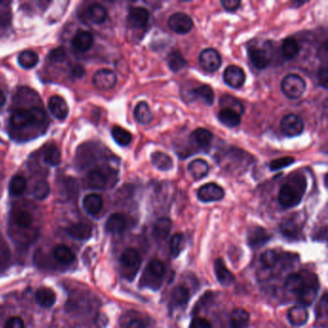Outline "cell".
<instances>
[{
    "instance_id": "obj_55",
    "label": "cell",
    "mask_w": 328,
    "mask_h": 328,
    "mask_svg": "<svg viewBox=\"0 0 328 328\" xmlns=\"http://www.w3.org/2000/svg\"><path fill=\"white\" fill-rule=\"evenodd\" d=\"M327 44L326 41L319 48L318 51V57L320 60H322L324 63H326L327 61Z\"/></svg>"
},
{
    "instance_id": "obj_3",
    "label": "cell",
    "mask_w": 328,
    "mask_h": 328,
    "mask_svg": "<svg viewBox=\"0 0 328 328\" xmlns=\"http://www.w3.org/2000/svg\"><path fill=\"white\" fill-rule=\"evenodd\" d=\"M165 273H166L165 264L158 259L151 260L142 276L140 286L153 289V290H158L163 283Z\"/></svg>"
},
{
    "instance_id": "obj_51",
    "label": "cell",
    "mask_w": 328,
    "mask_h": 328,
    "mask_svg": "<svg viewBox=\"0 0 328 328\" xmlns=\"http://www.w3.org/2000/svg\"><path fill=\"white\" fill-rule=\"evenodd\" d=\"M318 80L319 86H321L324 89L327 88L328 70L326 65H324L323 67H321L319 69V70H318Z\"/></svg>"
},
{
    "instance_id": "obj_29",
    "label": "cell",
    "mask_w": 328,
    "mask_h": 328,
    "mask_svg": "<svg viewBox=\"0 0 328 328\" xmlns=\"http://www.w3.org/2000/svg\"><path fill=\"white\" fill-rule=\"evenodd\" d=\"M188 170L193 178L200 180L208 174V163L203 159L193 160L188 166Z\"/></svg>"
},
{
    "instance_id": "obj_2",
    "label": "cell",
    "mask_w": 328,
    "mask_h": 328,
    "mask_svg": "<svg viewBox=\"0 0 328 328\" xmlns=\"http://www.w3.org/2000/svg\"><path fill=\"white\" fill-rule=\"evenodd\" d=\"M45 120L44 111L34 107L31 110L19 108L14 110L11 114V124L15 128H24L34 124H40Z\"/></svg>"
},
{
    "instance_id": "obj_53",
    "label": "cell",
    "mask_w": 328,
    "mask_h": 328,
    "mask_svg": "<svg viewBox=\"0 0 328 328\" xmlns=\"http://www.w3.org/2000/svg\"><path fill=\"white\" fill-rule=\"evenodd\" d=\"M190 328H212V324L208 319L204 318H195L192 320Z\"/></svg>"
},
{
    "instance_id": "obj_4",
    "label": "cell",
    "mask_w": 328,
    "mask_h": 328,
    "mask_svg": "<svg viewBox=\"0 0 328 328\" xmlns=\"http://www.w3.org/2000/svg\"><path fill=\"white\" fill-rule=\"evenodd\" d=\"M120 264L123 268V275L132 281L136 276L142 264V257L139 251L133 248H128L120 256Z\"/></svg>"
},
{
    "instance_id": "obj_17",
    "label": "cell",
    "mask_w": 328,
    "mask_h": 328,
    "mask_svg": "<svg viewBox=\"0 0 328 328\" xmlns=\"http://www.w3.org/2000/svg\"><path fill=\"white\" fill-rule=\"evenodd\" d=\"M270 240V235L263 227H254L249 231L248 242L249 246L256 249L266 245Z\"/></svg>"
},
{
    "instance_id": "obj_26",
    "label": "cell",
    "mask_w": 328,
    "mask_h": 328,
    "mask_svg": "<svg viewBox=\"0 0 328 328\" xmlns=\"http://www.w3.org/2000/svg\"><path fill=\"white\" fill-rule=\"evenodd\" d=\"M218 119L226 127L234 128L240 125L242 116L234 110L222 108L218 114Z\"/></svg>"
},
{
    "instance_id": "obj_38",
    "label": "cell",
    "mask_w": 328,
    "mask_h": 328,
    "mask_svg": "<svg viewBox=\"0 0 328 328\" xmlns=\"http://www.w3.org/2000/svg\"><path fill=\"white\" fill-rule=\"evenodd\" d=\"M167 62L169 69L173 72H178L188 66V62L184 59L178 50L171 51L167 57Z\"/></svg>"
},
{
    "instance_id": "obj_19",
    "label": "cell",
    "mask_w": 328,
    "mask_h": 328,
    "mask_svg": "<svg viewBox=\"0 0 328 328\" xmlns=\"http://www.w3.org/2000/svg\"><path fill=\"white\" fill-rule=\"evenodd\" d=\"M127 227V219L122 214H113L111 215L105 224L107 232L112 234H120Z\"/></svg>"
},
{
    "instance_id": "obj_42",
    "label": "cell",
    "mask_w": 328,
    "mask_h": 328,
    "mask_svg": "<svg viewBox=\"0 0 328 328\" xmlns=\"http://www.w3.org/2000/svg\"><path fill=\"white\" fill-rule=\"evenodd\" d=\"M26 186H27L26 179L20 174L15 175L13 178L11 179L10 185H9V192H10L11 196L20 197L24 193V191L26 189Z\"/></svg>"
},
{
    "instance_id": "obj_58",
    "label": "cell",
    "mask_w": 328,
    "mask_h": 328,
    "mask_svg": "<svg viewBox=\"0 0 328 328\" xmlns=\"http://www.w3.org/2000/svg\"><path fill=\"white\" fill-rule=\"evenodd\" d=\"M6 102V97L4 95V92L0 89V107H2Z\"/></svg>"
},
{
    "instance_id": "obj_39",
    "label": "cell",
    "mask_w": 328,
    "mask_h": 328,
    "mask_svg": "<svg viewBox=\"0 0 328 328\" xmlns=\"http://www.w3.org/2000/svg\"><path fill=\"white\" fill-rule=\"evenodd\" d=\"M18 63L21 68L25 70L33 69L39 63V56L32 50H24L20 53L18 57Z\"/></svg>"
},
{
    "instance_id": "obj_9",
    "label": "cell",
    "mask_w": 328,
    "mask_h": 328,
    "mask_svg": "<svg viewBox=\"0 0 328 328\" xmlns=\"http://www.w3.org/2000/svg\"><path fill=\"white\" fill-rule=\"evenodd\" d=\"M117 75L113 70L103 69V70H98L93 77H92V83L96 88L100 90H109L112 89L117 84Z\"/></svg>"
},
{
    "instance_id": "obj_33",
    "label": "cell",
    "mask_w": 328,
    "mask_h": 328,
    "mask_svg": "<svg viewBox=\"0 0 328 328\" xmlns=\"http://www.w3.org/2000/svg\"><path fill=\"white\" fill-rule=\"evenodd\" d=\"M53 256L59 263L64 265H70L75 260L74 252L65 245L56 246L53 249Z\"/></svg>"
},
{
    "instance_id": "obj_5",
    "label": "cell",
    "mask_w": 328,
    "mask_h": 328,
    "mask_svg": "<svg viewBox=\"0 0 328 328\" xmlns=\"http://www.w3.org/2000/svg\"><path fill=\"white\" fill-rule=\"evenodd\" d=\"M282 92L290 100H298L303 96L306 89V83L298 74H288L281 82Z\"/></svg>"
},
{
    "instance_id": "obj_30",
    "label": "cell",
    "mask_w": 328,
    "mask_h": 328,
    "mask_svg": "<svg viewBox=\"0 0 328 328\" xmlns=\"http://www.w3.org/2000/svg\"><path fill=\"white\" fill-rule=\"evenodd\" d=\"M151 163L156 169L163 171H167L173 168L171 157L169 154L162 151H155L151 154Z\"/></svg>"
},
{
    "instance_id": "obj_54",
    "label": "cell",
    "mask_w": 328,
    "mask_h": 328,
    "mask_svg": "<svg viewBox=\"0 0 328 328\" xmlns=\"http://www.w3.org/2000/svg\"><path fill=\"white\" fill-rule=\"evenodd\" d=\"M4 328H25L24 322L20 317H12L7 320Z\"/></svg>"
},
{
    "instance_id": "obj_8",
    "label": "cell",
    "mask_w": 328,
    "mask_h": 328,
    "mask_svg": "<svg viewBox=\"0 0 328 328\" xmlns=\"http://www.w3.org/2000/svg\"><path fill=\"white\" fill-rule=\"evenodd\" d=\"M199 65L207 72H215L221 66V57L217 50L206 49L199 54Z\"/></svg>"
},
{
    "instance_id": "obj_49",
    "label": "cell",
    "mask_w": 328,
    "mask_h": 328,
    "mask_svg": "<svg viewBox=\"0 0 328 328\" xmlns=\"http://www.w3.org/2000/svg\"><path fill=\"white\" fill-rule=\"evenodd\" d=\"M182 241H183V234L177 233L175 234L170 241V251L171 255L176 258L181 252V246H182Z\"/></svg>"
},
{
    "instance_id": "obj_32",
    "label": "cell",
    "mask_w": 328,
    "mask_h": 328,
    "mask_svg": "<svg viewBox=\"0 0 328 328\" xmlns=\"http://www.w3.org/2000/svg\"><path fill=\"white\" fill-rule=\"evenodd\" d=\"M306 284H307V280L302 274H299V273L290 274L285 281L286 289L291 293L295 294L296 296H298Z\"/></svg>"
},
{
    "instance_id": "obj_25",
    "label": "cell",
    "mask_w": 328,
    "mask_h": 328,
    "mask_svg": "<svg viewBox=\"0 0 328 328\" xmlns=\"http://www.w3.org/2000/svg\"><path fill=\"white\" fill-rule=\"evenodd\" d=\"M68 234L71 238L79 241H87L91 237V227L84 222L73 223L67 229Z\"/></svg>"
},
{
    "instance_id": "obj_35",
    "label": "cell",
    "mask_w": 328,
    "mask_h": 328,
    "mask_svg": "<svg viewBox=\"0 0 328 328\" xmlns=\"http://www.w3.org/2000/svg\"><path fill=\"white\" fill-rule=\"evenodd\" d=\"M190 298L191 296L189 289L186 288L185 286H176L171 293L170 303L174 307L186 305L190 300Z\"/></svg>"
},
{
    "instance_id": "obj_47",
    "label": "cell",
    "mask_w": 328,
    "mask_h": 328,
    "mask_svg": "<svg viewBox=\"0 0 328 328\" xmlns=\"http://www.w3.org/2000/svg\"><path fill=\"white\" fill-rule=\"evenodd\" d=\"M15 222L20 228H29L33 222V217L27 211H19L15 215Z\"/></svg>"
},
{
    "instance_id": "obj_24",
    "label": "cell",
    "mask_w": 328,
    "mask_h": 328,
    "mask_svg": "<svg viewBox=\"0 0 328 328\" xmlns=\"http://www.w3.org/2000/svg\"><path fill=\"white\" fill-rule=\"evenodd\" d=\"M86 184L90 189H104L107 185V177L102 170L92 169L87 174Z\"/></svg>"
},
{
    "instance_id": "obj_12",
    "label": "cell",
    "mask_w": 328,
    "mask_h": 328,
    "mask_svg": "<svg viewBox=\"0 0 328 328\" xmlns=\"http://www.w3.org/2000/svg\"><path fill=\"white\" fill-rule=\"evenodd\" d=\"M127 20L133 28H145L149 22V12L144 7H131Z\"/></svg>"
},
{
    "instance_id": "obj_1",
    "label": "cell",
    "mask_w": 328,
    "mask_h": 328,
    "mask_svg": "<svg viewBox=\"0 0 328 328\" xmlns=\"http://www.w3.org/2000/svg\"><path fill=\"white\" fill-rule=\"evenodd\" d=\"M306 189V181L302 176L289 179L282 185L278 194V201L283 208H292L301 201Z\"/></svg>"
},
{
    "instance_id": "obj_57",
    "label": "cell",
    "mask_w": 328,
    "mask_h": 328,
    "mask_svg": "<svg viewBox=\"0 0 328 328\" xmlns=\"http://www.w3.org/2000/svg\"><path fill=\"white\" fill-rule=\"evenodd\" d=\"M126 328H147L146 324L142 321V320H139V319H134V320H131L129 323L127 324Z\"/></svg>"
},
{
    "instance_id": "obj_59",
    "label": "cell",
    "mask_w": 328,
    "mask_h": 328,
    "mask_svg": "<svg viewBox=\"0 0 328 328\" xmlns=\"http://www.w3.org/2000/svg\"><path fill=\"white\" fill-rule=\"evenodd\" d=\"M0 3H1V2H0Z\"/></svg>"
},
{
    "instance_id": "obj_34",
    "label": "cell",
    "mask_w": 328,
    "mask_h": 328,
    "mask_svg": "<svg viewBox=\"0 0 328 328\" xmlns=\"http://www.w3.org/2000/svg\"><path fill=\"white\" fill-rule=\"evenodd\" d=\"M36 301L43 308H50L56 301L55 293L50 288H40L36 292Z\"/></svg>"
},
{
    "instance_id": "obj_56",
    "label": "cell",
    "mask_w": 328,
    "mask_h": 328,
    "mask_svg": "<svg viewBox=\"0 0 328 328\" xmlns=\"http://www.w3.org/2000/svg\"><path fill=\"white\" fill-rule=\"evenodd\" d=\"M72 74L77 78H81L85 74V69L81 65H75L72 68Z\"/></svg>"
},
{
    "instance_id": "obj_18",
    "label": "cell",
    "mask_w": 328,
    "mask_h": 328,
    "mask_svg": "<svg viewBox=\"0 0 328 328\" xmlns=\"http://www.w3.org/2000/svg\"><path fill=\"white\" fill-rule=\"evenodd\" d=\"M71 43L75 50H79L81 52H85L91 48L93 43V37L88 31L79 30L73 36Z\"/></svg>"
},
{
    "instance_id": "obj_23",
    "label": "cell",
    "mask_w": 328,
    "mask_h": 328,
    "mask_svg": "<svg viewBox=\"0 0 328 328\" xmlns=\"http://www.w3.org/2000/svg\"><path fill=\"white\" fill-rule=\"evenodd\" d=\"M215 272L219 284H221L222 286H229L235 280L233 273L226 268L223 260L221 258L217 259L215 261Z\"/></svg>"
},
{
    "instance_id": "obj_27",
    "label": "cell",
    "mask_w": 328,
    "mask_h": 328,
    "mask_svg": "<svg viewBox=\"0 0 328 328\" xmlns=\"http://www.w3.org/2000/svg\"><path fill=\"white\" fill-rule=\"evenodd\" d=\"M103 207V199L100 195L89 194L83 199V208L89 215L99 214Z\"/></svg>"
},
{
    "instance_id": "obj_43",
    "label": "cell",
    "mask_w": 328,
    "mask_h": 328,
    "mask_svg": "<svg viewBox=\"0 0 328 328\" xmlns=\"http://www.w3.org/2000/svg\"><path fill=\"white\" fill-rule=\"evenodd\" d=\"M219 104H220L221 108L234 110V111L238 112L241 116L245 112V108H244L243 104L238 100H236L235 98H233L231 96H223L219 100Z\"/></svg>"
},
{
    "instance_id": "obj_13",
    "label": "cell",
    "mask_w": 328,
    "mask_h": 328,
    "mask_svg": "<svg viewBox=\"0 0 328 328\" xmlns=\"http://www.w3.org/2000/svg\"><path fill=\"white\" fill-rule=\"evenodd\" d=\"M49 108L51 114L60 120H64L69 115V106L66 100L59 96H53L50 98Z\"/></svg>"
},
{
    "instance_id": "obj_40",
    "label": "cell",
    "mask_w": 328,
    "mask_h": 328,
    "mask_svg": "<svg viewBox=\"0 0 328 328\" xmlns=\"http://www.w3.org/2000/svg\"><path fill=\"white\" fill-rule=\"evenodd\" d=\"M282 56L285 60H293L296 58L299 53V45L298 41L294 38H287L283 40L281 45Z\"/></svg>"
},
{
    "instance_id": "obj_45",
    "label": "cell",
    "mask_w": 328,
    "mask_h": 328,
    "mask_svg": "<svg viewBox=\"0 0 328 328\" xmlns=\"http://www.w3.org/2000/svg\"><path fill=\"white\" fill-rule=\"evenodd\" d=\"M43 160L50 166H58L61 163V153L59 149L55 146L48 148L43 153Z\"/></svg>"
},
{
    "instance_id": "obj_11",
    "label": "cell",
    "mask_w": 328,
    "mask_h": 328,
    "mask_svg": "<svg viewBox=\"0 0 328 328\" xmlns=\"http://www.w3.org/2000/svg\"><path fill=\"white\" fill-rule=\"evenodd\" d=\"M223 80L229 87L233 89H240L246 82V73L241 67L231 65L224 70Z\"/></svg>"
},
{
    "instance_id": "obj_10",
    "label": "cell",
    "mask_w": 328,
    "mask_h": 328,
    "mask_svg": "<svg viewBox=\"0 0 328 328\" xmlns=\"http://www.w3.org/2000/svg\"><path fill=\"white\" fill-rule=\"evenodd\" d=\"M224 198V190L217 183H207L198 191V199L201 202L219 201Z\"/></svg>"
},
{
    "instance_id": "obj_31",
    "label": "cell",
    "mask_w": 328,
    "mask_h": 328,
    "mask_svg": "<svg viewBox=\"0 0 328 328\" xmlns=\"http://www.w3.org/2000/svg\"><path fill=\"white\" fill-rule=\"evenodd\" d=\"M250 317L249 312L243 308L233 310L230 316L231 328H247L249 325Z\"/></svg>"
},
{
    "instance_id": "obj_20",
    "label": "cell",
    "mask_w": 328,
    "mask_h": 328,
    "mask_svg": "<svg viewBox=\"0 0 328 328\" xmlns=\"http://www.w3.org/2000/svg\"><path fill=\"white\" fill-rule=\"evenodd\" d=\"M318 284L317 280L314 282H307V284L302 289V291L298 294V300L302 306L311 305L318 295Z\"/></svg>"
},
{
    "instance_id": "obj_41",
    "label": "cell",
    "mask_w": 328,
    "mask_h": 328,
    "mask_svg": "<svg viewBox=\"0 0 328 328\" xmlns=\"http://www.w3.org/2000/svg\"><path fill=\"white\" fill-rule=\"evenodd\" d=\"M112 137L120 147H127L132 142V135L129 131L120 126H114L112 128Z\"/></svg>"
},
{
    "instance_id": "obj_44",
    "label": "cell",
    "mask_w": 328,
    "mask_h": 328,
    "mask_svg": "<svg viewBox=\"0 0 328 328\" xmlns=\"http://www.w3.org/2000/svg\"><path fill=\"white\" fill-rule=\"evenodd\" d=\"M50 184L44 180L38 181L33 188V196L38 200H43L46 199L50 196Z\"/></svg>"
},
{
    "instance_id": "obj_6",
    "label": "cell",
    "mask_w": 328,
    "mask_h": 328,
    "mask_svg": "<svg viewBox=\"0 0 328 328\" xmlns=\"http://www.w3.org/2000/svg\"><path fill=\"white\" fill-rule=\"evenodd\" d=\"M280 127L286 137H297L304 130V122L302 119L295 114H289L281 119Z\"/></svg>"
},
{
    "instance_id": "obj_16",
    "label": "cell",
    "mask_w": 328,
    "mask_h": 328,
    "mask_svg": "<svg viewBox=\"0 0 328 328\" xmlns=\"http://www.w3.org/2000/svg\"><path fill=\"white\" fill-rule=\"evenodd\" d=\"M189 98L191 101L201 100L205 104L211 106L214 103L215 95L213 89L205 84L189 90Z\"/></svg>"
},
{
    "instance_id": "obj_52",
    "label": "cell",
    "mask_w": 328,
    "mask_h": 328,
    "mask_svg": "<svg viewBox=\"0 0 328 328\" xmlns=\"http://www.w3.org/2000/svg\"><path fill=\"white\" fill-rule=\"evenodd\" d=\"M221 5L224 8V10L228 11V12H235L238 10L240 5H241V1L240 0H221Z\"/></svg>"
},
{
    "instance_id": "obj_37",
    "label": "cell",
    "mask_w": 328,
    "mask_h": 328,
    "mask_svg": "<svg viewBox=\"0 0 328 328\" xmlns=\"http://www.w3.org/2000/svg\"><path fill=\"white\" fill-rule=\"evenodd\" d=\"M134 117L139 124L148 125L152 119V114L146 101H139L134 110Z\"/></svg>"
},
{
    "instance_id": "obj_22",
    "label": "cell",
    "mask_w": 328,
    "mask_h": 328,
    "mask_svg": "<svg viewBox=\"0 0 328 328\" xmlns=\"http://www.w3.org/2000/svg\"><path fill=\"white\" fill-rule=\"evenodd\" d=\"M249 57L251 64L257 70H264L269 63V57L267 50L252 48L249 51Z\"/></svg>"
},
{
    "instance_id": "obj_50",
    "label": "cell",
    "mask_w": 328,
    "mask_h": 328,
    "mask_svg": "<svg viewBox=\"0 0 328 328\" xmlns=\"http://www.w3.org/2000/svg\"><path fill=\"white\" fill-rule=\"evenodd\" d=\"M65 58H66V50L62 46L52 50L49 55V60L52 62H56V63L63 62Z\"/></svg>"
},
{
    "instance_id": "obj_48",
    "label": "cell",
    "mask_w": 328,
    "mask_h": 328,
    "mask_svg": "<svg viewBox=\"0 0 328 328\" xmlns=\"http://www.w3.org/2000/svg\"><path fill=\"white\" fill-rule=\"evenodd\" d=\"M295 163V158L294 157H282L278 159L273 160L269 164V169L270 170H279V169L287 168L289 166L293 165Z\"/></svg>"
},
{
    "instance_id": "obj_36",
    "label": "cell",
    "mask_w": 328,
    "mask_h": 328,
    "mask_svg": "<svg viewBox=\"0 0 328 328\" xmlns=\"http://www.w3.org/2000/svg\"><path fill=\"white\" fill-rule=\"evenodd\" d=\"M87 16L89 20L95 24H101L107 19V11L99 3H93L87 10Z\"/></svg>"
},
{
    "instance_id": "obj_15",
    "label": "cell",
    "mask_w": 328,
    "mask_h": 328,
    "mask_svg": "<svg viewBox=\"0 0 328 328\" xmlns=\"http://www.w3.org/2000/svg\"><path fill=\"white\" fill-rule=\"evenodd\" d=\"M279 230L284 237L290 240H298L301 233V225L299 224L298 219L288 218L281 221Z\"/></svg>"
},
{
    "instance_id": "obj_46",
    "label": "cell",
    "mask_w": 328,
    "mask_h": 328,
    "mask_svg": "<svg viewBox=\"0 0 328 328\" xmlns=\"http://www.w3.org/2000/svg\"><path fill=\"white\" fill-rule=\"evenodd\" d=\"M280 256L278 253L272 249H268L263 252L261 255V262L266 268H272L276 266L279 262Z\"/></svg>"
},
{
    "instance_id": "obj_21",
    "label": "cell",
    "mask_w": 328,
    "mask_h": 328,
    "mask_svg": "<svg viewBox=\"0 0 328 328\" xmlns=\"http://www.w3.org/2000/svg\"><path fill=\"white\" fill-rule=\"evenodd\" d=\"M309 314L305 306L298 305L294 306L289 310L288 319L292 325L294 326H302L308 320Z\"/></svg>"
},
{
    "instance_id": "obj_28",
    "label": "cell",
    "mask_w": 328,
    "mask_h": 328,
    "mask_svg": "<svg viewBox=\"0 0 328 328\" xmlns=\"http://www.w3.org/2000/svg\"><path fill=\"white\" fill-rule=\"evenodd\" d=\"M171 226H172V222L169 218H161L153 225V229H152L153 237L158 242L165 240L169 236Z\"/></svg>"
},
{
    "instance_id": "obj_7",
    "label": "cell",
    "mask_w": 328,
    "mask_h": 328,
    "mask_svg": "<svg viewBox=\"0 0 328 328\" xmlns=\"http://www.w3.org/2000/svg\"><path fill=\"white\" fill-rule=\"evenodd\" d=\"M168 26L169 29L177 34H187L193 29L194 21L192 18L185 13H175L172 14L168 20Z\"/></svg>"
},
{
    "instance_id": "obj_14",
    "label": "cell",
    "mask_w": 328,
    "mask_h": 328,
    "mask_svg": "<svg viewBox=\"0 0 328 328\" xmlns=\"http://www.w3.org/2000/svg\"><path fill=\"white\" fill-rule=\"evenodd\" d=\"M190 140L199 149H208L213 140V134L205 128H198L190 135Z\"/></svg>"
}]
</instances>
